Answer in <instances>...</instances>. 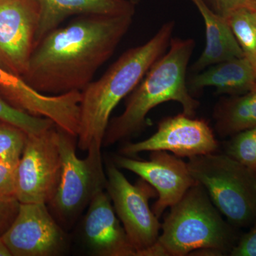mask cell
Returning <instances> with one entry per match:
<instances>
[{
  "label": "cell",
  "mask_w": 256,
  "mask_h": 256,
  "mask_svg": "<svg viewBox=\"0 0 256 256\" xmlns=\"http://www.w3.org/2000/svg\"><path fill=\"white\" fill-rule=\"evenodd\" d=\"M132 15H82L36 44L22 78L37 92L56 96L82 92L114 55Z\"/></svg>",
  "instance_id": "1"
},
{
  "label": "cell",
  "mask_w": 256,
  "mask_h": 256,
  "mask_svg": "<svg viewBox=\"0 0 256 256\" xmlns=\"http://www.w3.org/2000/svg\"><path fill=\"white\" fill-rule=\"evenodd\" d=\"M173 21L164 23L150 40L124 52L100 78L82 92L77 146L82 151L102 148L112 111L132 92L170 46Z\"/></svg>",
  "instance_id": "2"
},
{
  "label": "cell",
  "mask_w": 256,
  "mask_h": 256,
  "mask_svg": "<svg viewBox=\"0 0 256 256\" xmlns=\"http://www.w3.org/2000/svg\"><path fill=\"white\" fill-rule=\"evenodd\" d=\"M194 48L192 38H172L169 50L152 66L132 90L124 112L109 122L102 146H112L139 132L150 111L168 101L178 102L184 114L194 116L200 102L192 97L186 82L188 64Z\"/></svg>",
  "instance_id": "3"
},
{
  "label": "cell",
  "mask_w": 256,
  "mask_h": 256,
  "mask_svg": "<svg viewBox=\"0 0 256 256\" xmlns=\"http://www.w3.org/2000/svg\"><path fill=\"white\" fill-rule=\"evenodd\" d=\"M161 228L148 256H184L196 252L224 256L236 245L232 226L197 182L171 207Z\"/></svg>",
  "instance_id": "4"
},
{
  "label": "cell",
  "mask_w": 256,
  "mask_h": 256,
  "mask_svg": "<svg viewBox=\"0 0 256 256\" xmlns=\"http://www.w3.org/2000/svg\"><path fill=\"white\" fill-rule=\"evenodd\" d=\"M192 178L234 226H252L256 222V174L226 154L188 158Z\"/></svg>",
  "instance_id": "5"
},
{
  "label": "cell",
  "mask_w": 256,
  "mask_h": 256,
  "mask_svg": "<svg viewBox=\"0 0 256 256\" xmlns=\"http://www.w3.org/2000/svg\"><path fill=\"white\" fill-rule=\"evenodd\" d=\"M62 158V176L53 200L47 204L50 214L66 232L72 228L94 197L106 190L107 178L101 148L92 146L86 158L76 154L77 136L58 127Z\"/></svg>",
  "instance_id": "6"
},
{
  "label": "cell",
  "mask_w": 256,
  "mask_h": 256,
  "mask_svg": "<svg viewBox=\"0 0 256 256\" xmlns=\"http://www.w3.org/2000/svg\"><path fill=\"white\" fill-rule=\"evenodd\" d=\"M106 191L137 256H148L160 236L161 224L149 205L156 192L141 178L132 184L114 163L106 166Z\"/></svg>",
  "instance_id": "7"
},
{
  "label": "cell",
  "mask_w": 256,
  "mask_h": 256,
  "mask_svg": "<svg viewBox=\"0 0 256 256\" xmlns=\"http://www.w3.org/2000/svg\"><path fill=\"white\" fill-rule=\"evenodd\" d=\"M62 172L58 126L28 134L15 170V197L20 203L48 204L56 193Z\"/></svg>",
  "instance_id": "8"
},
{
  "label": "cell",
  "mask_w": 256,
  "mask_h": 256,
  "mask_svg": "<svg viewBox=\"0 0 256 256\" xmlns=\"http://www.w3.org/2000/svg\"><path fill=\"white\" fill-rule=\"evenodd\" d=\"M11 256H54L67 248L66 230L45 204L20 203L18 214L1 236Z\"/></svg>",
  "instance_id": "9"
},
{
  "label": "cell",
  "mask_w": 256,
  "mask_h": 256,
  "mask_svg": "<svg viewBox=\"0 0 256 256\" xmlns=\"http://www.w3.org/2000/svg\"><path fill=\"white\" fill-rule=\"evenodd\" d=\"M41 10L37 0H0V66L22 77L36 45Z\"/></svg>",
  "instance_id": "10"
},
{
  "label": "cell",
  "mask_w": 256,
  "mask_h": 256,
  "mask_svg": "<svg viewBox=\"0 0 256 256\" xmlns=\"http://www.w3.org/2000/svg\"><path fill=\"white\" fill-rule=\"evenodd\" d=\"M218 148L213 130L206 121L182 114L162 120L150 138L128 143L120 152L131 156L142 152L166 151L178 158H190L214 153Z\"/></svg>",
  "instance_id": "11"
},
{
  "label": "cell",
  "mask_w": 256,
  "mask_h": 256,
  "mask_svg": "<svg viewBox=\"0 0 256 256\" xmlns=\"http://www.w3.org/2000/svg\"><path fill=\"white\" fill-rule=\"evenodd\" d=\"M150 160H138L128 156H116L114 164L132 172L151 185L158 200L152 210L158 218L166 208L174 206L196 183L188 163L166 151L151 152Z\"/></svg>",
  "instance_id": "12"
},
{
  "label": "cell",
  "mask_w": 256,
  "mask_h": 256,
  "mask_svg": "<svg viewBox=\"0 0 256 256\" xmlns=\"http://www.w3.org/2000/svg\"><path fill=\"white\" fill-rule=\"evenodd\" d=\"M106 190L99 192L86 210L82 223L84 242L99 256H137Z\"/></svg>",
  "instance_id": "13"
},
{
  "label": "cell",
  "mask_w": 256,
  "mask_h": 256,
  "mask_svg": "<svg viewBox=\"0 0 256 256\" xmlns=\"http://www.w3.org/2000/svg\"><path fill=\"white\" fill-rule=\"evenodd\" d=\"M41 10L36 44L48 32L58 28L72 16L108 15L122 16L136 12L130 0H37Z\"/></svg>",
  "instance_id": "14"
},
{
  "label": "cell",
  "mask_w": 256,
  "mask_h": 256,
  "mask_svg": "<svg viewBox=\"0 0 256 256\" xmlns=\"http://www.w3.org/2000/svg\"><path fill=\"white\" fill-rule=\"evenodd\" d=\"M196 6L206 26V46L192 66L198 73L214 64L244 57V52L225 18L216 12L206 0H190Z\"/></svg>",
  "instance_id": "15"
},
{
  "label": "cell",
  "mask_w": 256,
  "mask_h": 256,
  "mask_svg": "<svg viewBox=\"0 0 256 256\" xmlns=\"http://www.w3.org/2000/svg\"><path fill=\"white\" fill-rule=\"evenodd\" d=\"M188 85L192 92L213 87L218 94L240 95L256 88V69L244 56L232 58L196 73Z\"/></svg>",
  "instance_id": "16"
},
{
  "label": "cell",
  "mask_w": 256,
  "mask_h": 256,
  "mask_svg": "<svg viewBox=\"0 0 256 256\" xmlns=\"http://www.w3.org/2000/svg\"><path fill=\"white\" fill-rule=\"evenodd\" d=\"M215 128L222 138L256 127V88L220 100L214 110Z\"/></svg>",
  "instance_id": "17"
},
{
  "label": "cell",
  "mask_w": 256,
  "mask_h": 256,
  "mask_svg": "<svg viewBox=\"0 0 256 256\" xmlns=\"http://www.w3.org/2000/svg\"><path fill=\"white\" fill-rule=\"evenodd\" d=\"M225 18L244 57L256 69V10L242 8L232 12Z\"/></svg>",
  "instance_id": "18"
},
{
  "label": "cell",
  "mask_w": 256,
  "mask_h": 256,
  "mask_svg": "<svg viewBox=\"0 0 256 256\" xmlns=\"http://www.w3.org/2000/svg\"><path fill=\"white\" fill-rule=\"evenodd\" d=\"M0 95L18 110H26L36 104L40 94L18 76L0 66Z\"/></svg>",
  "instance_id": "19"
},
{
  "label": "cell",
  "mask_w": 256,
  "mask_h": 256,
  "mask_svg": "<svg viewBox=\"0 0 256 256\" xmlns=\"http://www.w3.org/2000/svg\"><path fill=\"white\" fill-rule=\"evenodd\" d=\"M28 137L21 128L0 120V161L16 168Z\"/></svg>",
  "instance_id": "20"
},
{
  "label": "cell",
  "mask_w": 256,
  "mask_h": 256,
  "mask_svg": "<svg viewBox=\"0 0 256 256\" xmlns=\"http://www.w3.org/2000/svg\"><path fill=\"white\" fill-rule=\"evenodd\" d=\"M224 149L225 154L256 174V127L232 136Z\"/></svg>",
  "instance_id": "21"
},
{
  "label": "cell",
  "mask_w": 256,
  "mask_h": 256,
  "mask_svg": "<svg viewBox=\"0 0 256 256\" xmlns=\"http://www.w3.org/2000/svg\"><path fill=\"white\" fill-rule=\"evenodd\" d=\"M0 120L18 126L28 134H38L54 124L46 118L36 117L15 108L0 95Z\"/></svg>",
  "instance_id": "22"
},
{
  "label": "cell",
  "mask_w": 256,
  "mask_h": 256,
  "mask_svg": "<svg viewBox=\"0 0 256 256\" xmlns=\"http://www.w3.org/2000/svg\"><path fill=\"white\" fill-rule=\"evenodd\" d=\"M20 202L16 198L0 197V236L8 230L18 214Z\"/></svg>",
  "instance_id": "23"
},
{
  "label": "cell",
  "mask_w": 256,
  "mask_h": 256,
  "mask_svg": "<svg viewBox=\"0 0 256 256\" xmlns=\"http://www.w3.org/2000/svg\"><path fill=\"white\" fill-rule=\"evenodd\" d=\"M208 5L216 12L226 18L235 10L248 8L256 10V4L254 0H207Z\"/></svg>",
  "instance_id": "24"
},
{
  "label": "cell",
  "mask_w": 256,
  "mask_h": 256,
  "mask_svg": "<svg viewBox=\"0 0 256 256\" xmlns=\"http://www.w3.org/2000/svg\"><path fill=\"white\" fill-rule=\"evenodd\" d=\"M16 168L0 161V197L16 198L15 197Z\"/></svg>",
  "instance_id": "25"
},
{
  "label": "cell",
  "mask_w": 256,
  "mask_h": 256,
  "mask_svg": "<svg viewBox=\"0 0 256 256\" xmlns=\"http://www.w3.org/2000/svg\"><path fill=\"white\" fill-rule=\"evenodd\" d=\"M230 256H256V222L252 229L236 244Z\"/></svg>",
  "instance_id": "26"
},
{
  "label": "cell",
  "mask_w": 256,
  "mask_h": 256,
  "mask_svg": "<svg viewBox=\"0 0 256 256\" xmlns=\"http://www.w3.org/2000/svg\"><path fill=\"white\" fill-rule=\"evenodd\" d=\"M0 256H11L1 236H0Z\"/></svg>",
  "instance_id": "27"
},
{
  "label": "cell",
  "mask_w": 256,
  "mask_h": 256,
  "mask_svg": "<svg viewBox=\"0 0 256 256\" xmlns=\"http://www.w3.org/2000/svg\"><path fill=\"white\" fill-rule=\"evenodd\" d=\"M130 1L134 3V4H136V3L138 2V0H130Z\"/></svg>",
  "instance_id": "28"
},
{
  "label": "cell",
  "mask_w": 256,
  "mask_h": 256,
  "mask_svg": "<svg viewBox=\"0 0 256 256\" xmlns=\"http://www.w3.org/2000/svg\"><path fill=\"white\" fill-rule=\"evenodd\" d=\"M254 1H255L256 4V0H254Z\"/></svg>",
  "instance_id": "29"
}]
</instances>
